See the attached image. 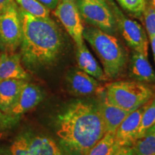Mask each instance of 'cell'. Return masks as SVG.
Segmentation results:
<instances>
[{
	"instance_id": "cell-11",
	"label": "cell",
	"mask_w": 155,
	"mask_h": 155,
	"mask_svg": "<svg viewBox=\"0 0 155 155\" xmlns=\"http://www.w3.org/2000/svg\"><path fill=\"white\" fill-rule=\"evenodd\" d=\"M67 82L71 91L76 96L102 94L105 91L96 79L81 70L71 71L67 75Z\"/></svg>"
},
{
	"instance_id": "cell-8",
	"label": "cell",
	"mask_w": 155,
	"mask_h": 155,
	"mask_svg": "<svg viewBox=\"0 0 155 155\" xmlns=\"http://www.w3.org/2000/svg\"><path fill=\"white\" fill-rule=\"evenodd\" d=\"M12 155H64L59 147L49 137L22 135L10 147Z\"/></svg>"
},
{
	"instance_id": "cell-5",
	"label": "cell",
	"mask_w": 155,
	"mask_h": 155,
	"mask_svg": "<svg viewBox=\"0 0 155 155\" xmlns=\"http://www.w3.org/2000/svg\"><path fill=\"white\" fill-rule=\"evenodd\" d=\"M76 5L81 18L87 23L108 34L116 33L115 15L106 0H76Z\"/></svg>"
},
{
	"instance_id": "cell-13",
	"label": "cell",
	"mask_w": 155,
	"mask_h": 155,
	"mask_svg": "<svg viewBox=\"0 0 155 155\" xmlns=\"http://www.w3.org/2000/svg\"><path fill=\"white\" fill-rule=\"evenodd\" d=\"M98 108L104 121L106 133L115 134L121 122L131 113L108 102L104 92L102 94L101 101L98 106Z\"/></svg>"
},
{
	"instance_id": "cell-20",
	"label": "cell",
	"mask_w": 155,
	"mask_h": 155,
	"mask_svg": "<svg viewBox=\"0 0 155 155\" xmlns=\"http://www.w3.org/2000/svg\"><path fill=\"white\" fill-rule=\"evenodd\" d=\"M155 124V96L150 101L147 103L144 112L141 116L140 126H139L137 139L144 133L147 129H150L152 126Z\"/></svg>"
},
{
	"instance_id": "cell-28",
	"label": "cell",
	"mask_w": 155,
	"mask_h": 155,
	"mask_svg": "<svg viewBox=\"0 0 155 155\" xmlns=\"http://www.w3.org/2000/svg\"><path fill=\"white\" fill-rule=\"evenodd\" d=\"M5 116H6L4 114L3 112L0 110V124H1L2 122H7L6 119H5Z\"/></svg>"
},
{
	"instance_id": "cell-4",
	"label": "cell",
	"mask_w": 155,
	"mask_h": 155,
	"mask_svg": "<svg viewBox=\"0 0 155 155\" xmlns=\"http://www.w3.org/2000/svg\"><path fill=\"white\" fill-rule=\"evenodd\" d=\"M105 96L111 104L131 112L152 99L155 92L142 83L125 81L106 85Z\"/></svg>"
},
{
	"instance_id": "cell-16",
	"label": "cell",
	"mask_w": 155,
	"mask_h": 155,
	"mask_svg": "<svg viewBox=\"0 0 155 155\" xmlns=\"http://www.w3.org/2000/svg\"><path fill=\"white\" fill-rule=\"evenodd\" d=\"M25 80L8 79L0 82V110L6 114L18 98L26 83Z\"/></svg>"
},
{
	"instance_id": "cell-29",
	"label": "cell",
	"mask_w": 155,
	"mask_h": 155,
	"mask_svg": "<svg viewBox=\"0 0 155 155\" xmlns=\"http://www.w3.org/2000/svg\"><path fill=\"white\" fill-rule=\"evenodd\" d=\"M147 3L155 9V0H147Z\"/></svg>"
},
{
	"instance_id": "cell-1",
	"label": "cell",
	"mask_w": 155,
	"mask_h": 155,
	"mask_svg": "<svg viewBox=\"0 0 155 155\" xmlns=\"http://www.w3.org/2000/svg\"><path fill=\"white\" fill-rule=\"evenodd\" d=\"M106 132L98 106L77 101L58 116L57 135L71 155H85Z\"/></svg>"
},
{
	"instance_id": "cell-27",
	"label": "cell",
	"mask_w": 155,
	"mask_h": 155,
	"mask_svg": "<svg viewBox=\"0 0 155 155\" xmlns=\"http://www.w3.org/2000/svg\"><path fill=\"white\" fill-rule=\"evenodd\" d=\"M150 40L151 42V46H152L153 56H154V60L155 62V35L150 37Z\"/></svg>"
},
{
	"instance_id": "cell-25",
	"label": "cell",
	"mask_w": 155,
	"mask_h": 155,
	"mask_svg": "<svg viewBox=\"0 0 155 155\" xmlns=\"http://www.w3.org/2000/svg\"><path fill=\"white\" fill-rule=\"evenodd\" d=\"M113 155H134L132 147L131 146H122L116 150Z\"/></svg>"
},
{
	"instance_id": "cell-3",
	"label": "cell",
	"mask_w": 155,
	"mask_h": 155,
	"mask_svg": "<svg viewBox=\"0 0 155 155\" xmlns=\"http://www.w3.org/2000/svg\"><path fill=\"white\" fill-rule=\"evenodd\" d=\"M83 37L98 55L108 78L120 76L124 71L127 58L119 40L113 35L93 26L83 29Z\"/></svg>"
},
{
	"instance_id": "cell-10",
	"label": "cell",
	"mask_w": 155,
	"mask_h": 155,
	"mask_svg": "<svg viewBox=\"0 0 155 155\" xmlns=\"http://www.w3.org/2000/svg\"><path fill=\"white\" fill-rule=\"evenodd\" d=\"M43 98V94L36 85L26 82L21 90L18 98L12 106L6 116L9 119L19 117L38 106Z\"/></svg>"
},
{
	"instance_id": "cell-9",
	"label": "cell",
	"mask_w": 155,
	"mask_h": 155,
	"mask_svg": "<svg viewBox=\"0 0 155 155\" xmlns=\"http://www.w3.org/2000/svg\"><path fill=\"white\" fill-rule=\"evenodd\" d=\"M54 14L65 28L69 35L74 40L77 47L84 42L83 37V25L76 0H61Z\"/></svg>"
},
{
	"instance_id": "cell-6",
	"label": "cell",
	"mask_w": 155,
	"mask_h": 155,
	"mask_svg": "<svg viewBox=\"0 0 155 155\" xmlns=\"http://www.w3.org/2000/svg\"><path fill=\"white\" fill-rule=\"evenodd\" d=\"M22 36L20 13L14 1L0 13V48L6 53L14 52L20 46Z\"/></svg>"
},
{
	"instance_id": "cell-12",
	"label": "cell",
	"mask_w": 155,
	"mask_h": 155,
	"mask_svg": "<svg viewBox=\"0 0 155 155\" xmlns=\"http://www.w3.org/2000/svg\"><path fill=\"white\" fill-rule=\"evenodd\" d=\"M146 105L147 103L134 111H131L118 127L115 133V137L116 142L119 147H131L137 139L141 116Z\"/></svg>"
},
{
	"instance_id": "cell-15",
	"label": "cell",
	"mask_w": 155,
	"mask_h": 155,
	"mask_svg": "<svg viewBox=\"0 0 155 155\" xmlns=\"http://www.w3.org/2000/svg\"><path fill=\"white\" fill-rule=\"evenodd\" d=\"M76 60L79 68L97 81H106L108 78L104 70L86 47L85 42L77 47Z\"/></svg>"
},
{
	"instance_id": "cell-22",
	"label": "cell",
	"mask_w": 155,
	"mask_h": 155,
	"mask_svg": "<svg viewBox=\"0 0 155 155\" xmlns=\"http://www.w3.org/2000/svg\"><path fill=\"white\" fill-rule=\"evenodd\" d=\"M122 8L134 16L141 18L147 5V0H116Z\"/></svg>"
},
{
	"instance_id": "cell-24",
	"label": "cell",
	"mask_w": 155,
	"mask_h": 155,
	"mask_svg": "<svg viewBox=\"0 0 155 155\" xmlns=\"http://www.w3.org/2000/svg\"><path fill=\"white\" fill-rule=\"evenodd\" d=\"M38 1L50 11L54 10L57 7L61 0H38Z\"/></svg>"
},
{
	"instance_id": "cell-14",
	"label": "cell",
	"mask_w": 155,
	"mask_h": 155,
	"mask_svg": "<svg viewBox=\"0 0 155 155\" xmlns=\"http://www.w3.org/2000/svg\"><path fill=\"white\" fill-rule=\"evenodd\" d=\"M21 55L4 53L0 55V82L8 79L27 80L29 74L21 64Z\"/></svg>"
},
{
	"instance_id": "cell-7",
	"label": "cell",
	"mask_w": 155,
	"mask_h": 155,
	"mask_svg": "<svg viewBox=\"0 0 155 155\" xmlns=\"http://www.w3.org/2000/svg\"><path fill=\"white\" fill-rule=\"evenodd\" d=\"M110 6L115 15L117 29L128 45L134 51L138 52L147 57L149 41L147 32L143 27L137 21L126 17L114 3L111 2Z\"/></svg>"
},
{
	"instance_id": "cell-18",
	"label": "cell",
	"mask_w": 155,
	"mask_h": 155,
	"mask_svg": "<svg viewBox=\"0 0 155 155\" xmlns=\"http://www.w3.org/2000/svg\"><path fill=\"white\" fill-rule=\"evenodd\" d=\"M131 147L134 155H155V124L136 139Z\"/></svg>"
},
{
	"instance_id": "cell-19",
	"label": "cell",
	"mask_w": 155,
	"mask_h": 155,
	"mask_svg": "<svg viewBox=\"0 0 155 155\" xmlns=\"http://www.w3.org/2000/svg\"><path fill=\"white\" fill-rule=\"evenodd\" d=\"M119 147L115 134L106 133L85 155H113Z\"/></svg>"
},
{
	"instance_id": "cell-21",
	"label": "cell",
	"mask_w": 155,
	"mask_h": 155,
	"mask_svg": "<svg viewBox=\"0 0 155 155\" xmlns=\"http://www.w3.org/2000/svg\"><path fill=\"white\" fill-rule=\"evenodd\" d=\"M20 8L37 17H50V10L40 4L38 0H15Z\"/></svg>"
},
{
	"instance_id": "cell-23",
	"label": "cell",
	"mask_w": 155,
	"mask_h": 155,
	"mask_svg": "<svg viewBox=\"0 0 155 155\" xmlns=\"http://www.w3.org/2000/svg\"><path fill=\"white\" fill-rule=\"evenodd\" d=\"M141 19H143L149 38L155 35V9L147 3Z\"/></svg>"
},
{
	"instance_id": "cell-17",
	"label": "cell",
	"mask_w": 155,
	"mask_h": 155,
	"mask_svg": "<svg viewBox=\"0 0 155 155\" xmlns=\"http://www.w3.org/2000/svg\"><path fill=\"white\" fill-rule=\"evenodd\" d=\"M131 76L139 81L155 83V71L145 56L138 52L134 51L130 61Z\"/></svg>"
},
{
	"instance_id": "cell-26",
	"label": "cell",
	"mask_w": 155,
	"mask_h": 155,
	"mask_svg": "<svg viewBox=\"0 0 155 155\" xmlns=\"http://www.w3.org/2000/svg\"><path fill=\"white\" fill-rule=\"evenodd\" d=\"M15 0H0V13L5 11Z\"/></svg>"
},
{
	"instance_id": "cell-2",
	"label": "cell",
	"mask_w": 155,
	"mask_h": 155,
	"mask_svg": "<svg viewBox=\"0 0 155 155\" xmlns=\"http://www.w3.org/2000/svg\"><path fill=\"white\" fill-rule=\"evenodd\" d=\"M22 36L20 55L30 67H40L55 61L63 48L61 31L50 17H37L19 8Z\"/></svg>"
}]
</instances>
